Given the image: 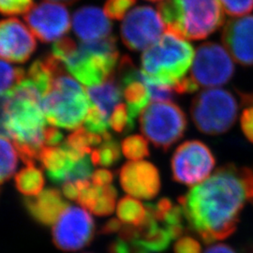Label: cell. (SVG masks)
Here are the masks:
<instances>
[{
    "label": "cell",
    "mask_w": 253,
    "mask_h": 253,
    "mask_svg": "<svg viewBox=\"0 0 253 253\" xmlns=\"http://www.w3.org/2000/svg\"><path fill=\"white\" fill-rule=\"evenodd\" d=\"M234 74L235 64L224 47L217 42H205L197 48L190 77L199 87L223 85Z\"/></svg>",
    "instance_id": "cell-11"
},
{
    "label": "cell",
    "mask_w": 253,
    "mask_h": 253,
    "mask_svg": "<svg viewBox=\"0 0 253 253\" xmlns=\"http://www.w3.org/2000/svg\"><path fill=\"white\" fill-rule=\"evenodd\" d=\"M136 0H107L104 5L105 15L112 20H122Z\"/></svg>",
    "instance_id": "cell-31"
},
{
    "label": "cell",
    "mask_w": 253,
    "mask_h": 253,
    "mask_svg": "<svg viewBox=\"0 0 253 253\" xmlns=\"http://www.w3.org/2000/svg\"><path fill=\"white\" fill-rule=\"evenodd\" d=\"M148 1H151V2H157V1H163V0H148Z\"/></svg>",
    "instance_id": "cell-45"
},
{
    "label": "cell",
    "mask_w": 253,
    "mask_h": 253,
    "mask_svg": "<svg viewBox=\"0 0 253 253\" xmlns=\"http://www.w3.org/2000/svg\"><path fill=\"white\" fill-rule=\"evenodd\" d=\"M187 126L186 114L171 101L149 104L140 117V127L144 136L163 151H167L180 140Z\"/></svg>",
    "instance_id": "cell-8"
},
{
    "label": "cell",
    "mask_w": 253,
    "mask_h": 253,
    "mask_svg": "<svg viewBox=\"0 0 253 253\" xmlns=\"http://www.w3.org/2000/svg\"><path fill=\"white\" fill-rule=\"evenodd\" d=\"M241 129L246 138L253 144V107L250 106L243 110L240 118Z\"/></svg>",
    "instance_id": "cell-36"
},
{
    "label": "cell",
    "mask_w": 253,
    "mask_h": 253,
    "mask_svg": "<svg viewBox=\"0 0 253 253\" xmlns=\"http://www.w3.org/2000/svg\"><path fill=\"white\" fill-rule=\"evenodd\" d=\"M90 106L86 91L66 73L65 67L57 71L42 98L47 121L54 126L76 129L84 121Z\"/></svg>",
    "instance_id": "cell-5"
},
{
    "label": "cell",
    "mask_w": 253,
    "mask_h": 253,
    "mask_svg": "<svg viewBox=\"0 0 253 253\" xmlns=\"http://www.w3.org/2000/svg\"><path fill=\"white\" fill-rule=\"evenodd\" d=\"M204 253H236V252L228 245L215 244L209 246Z\"/></svg>",
    "instance_id": "cell-41"
},
{
    "label": "cell",
    "mask_w": 253,
    "mask_h": 253,
    "mask_svg": "<svg viewBox=\"0 0 253 253\" xmlns=\"http://www.w3.org/2000/svg\"><path fill=\"white\" fill-rule=\"evenodd\" d=\"M10 93L0 96V136L9 138V132L7 128L8 114H9Z\"/></svg>",
    "instance_id": "cell-35"
},
{
    "label": "cell",
    "mask_w": 253,
    "mask_h": 253,
    "mask_svg": "<svg viewBox=\"0 0 253 253\" xmlns=\"http://www.w3.org/2000/svg\"><path fill=\"white\" fill-rule=\"evenodd\" d=\"M103 142L92 150L91 162L93 165L110 167L118 163L121 158V148L118 141L110 133L103 137Z\"/></svg>",
    "instance_id": "cell-24"
},
{
    "label": "cell",
    "mask_w": 253,
    "mask_h": 253,
    "mask_svg": "<svg viewBox=\"0 0 253 253\" xmlns=\"http://www.w3.org/2000/svg\"><path fill=\"white\" fill-rule=\"evenodd\" d=\"M49 2L58 3V4H65V5H72L73 3L77 2L78 0H48Z\"/></svg>",
    "instance_id": "cell-44"
},
{
    "label": "cell",
    "mask_w": 253,
    "mask_h": 253,
    "mask_svg": "<svg viewBox=\"0 0 253 253\" xmlns=\"http://www.w3.org/2000/svg\"><path fill=\"white\" fill-rule=\"evenodd\" d=\"M31 32L42 42L60 40L71 28L68 9L53 2H42L27 10L24 16Z\"/></svg>",
    "instance_id": "cell-13"
},
{
    "label": "cell",
    "mask_w": 253,
    "mask_h": 253,
    "mask_svg": "<svg viewBox=\"0 0 253 253\" xmlns=\"http://www.w3.org/2000/svg\"><path fill=\"white\" fill-rule=\"evenodd\" d=\"M194 55L189 42L166 31L145 50L141 59L142 72L152 81L173 88L185 78Z\"/></svg>",
    "instance_id": "cell-6"
},
{
    "label": "cell",
    "mask_w": 253,
    "mask_h": 253,
    "mask_svg": "<svg viewBox=\"0 0 253 253\" xmlns=\"http://www.w3.org/2000/svg\"><path fill=\"white\" fill-rule=\"evenodd\" d=\"M248 170L226 164L178 199L191 231L205 244L226 239L236 231L249 201Z\"/></svg>",
    "instance_id": "cell-1"
},
{
    "label": "cell",
    "mask_w": 253,
    "mask_h": 253,
    "mask_svg": "<svg viewBox=\"0 0 253 253\" xmlns=\"http://www.w3.org/2000/svg\"><path fill=\"white\" fill-rule=\"evenodd\" d=\"M96 225L90 212L82 207L68 206L54 222V246L65 253L78 252L93 241Z\"/></svg>",
    "instance_id": "cell-10"
},
{
    "label": "cell",
    "mask_w": 253,
    "mask_h": 253,
    "mask_svg": "<svg viewBox=\"0 0 253 253\" xmlns=\"http://www.w3.org/2000/svg\"><path fill=\"white\" fill-rule=\"evenodd\" d=\"M18 151L6 137L0 136V186L9 180L16 171Z\"/></svg>",
    "instance_id": "cell-25"
},
{
    "label": "cell",
    "mask_w": 253,
    "mask_h": 253,
    "mask_svg": "<svg viewBox=\"0 0 253 253\" xmlns=\"http://www.w3.org/2000/svg\"><path fill=\"white\" fill-rule=\"evenodd\" d=\"M122 222L118 219V218H111L108 221L101 227L100 229V234L101 235H112V234H116L119 233V231L122 228Z\"/></svg>",
    "instance_id": "cell-40"
},
{
    "label": "cell",
    "mask_w": 253,
    "mask_h": 253,
    "mask_svg": "<svg viewBox=\"0 0 253 253\" xmlns=\"http://www.w3.org/2000/svg\"><path fill=\"white\" fill-rule=\"evenodd\" d=\"M85 156L87 155L78 152L64 141L60 145L45 147L39 161L43 165L51 180L63 184L73 180L77 164Z\"/></svg>",
    "instance_id": "cell-18"
},
{
    "label": "cell",
    "mask_w": 253,
    "mask_h": 253,
    "mask_svg": "<svg viewBox=\"0 0 253 253\" xmlns=\"http://www.w3.org/2000/svg\"><path fill=\"white\" fill-rule=\"evenodd\" d=\"M221 40L235 61L244 67H253V15L229 20L223 27Z\"/></svg>",
    "instance_id": "cell-17"
},
{
    "label": "cell",
    "mask_w": 253,
    "mask_h": 253,
    "mask_svg": "<svg viewBox=\"0 0 253 253\" xmlns=\"http://www.w3.org/2000/svg\"><path fill=\"white\" fill-rule=\"evenodd\" d=\"M248 189H249V201L253 204V170H248Z\"/></svg>",
    "instance_id": "cell-42"
},
{
    "label": "cell",
    "mask_w": 253,
    "mask_h": 253,
    "mask_svg": "<svg viewBox=\"0 0 253 253\" xmlns=\"http://www.w3.org/2000/svg\"><path fill=\"white\" fill-rule=\"evenodd\" d=\"M160 14L149 6L131 9L121 25V38L127 49L139 52L156 43L164 31Z\"/></svg>",
    "instance_id": "cell-12"
},
{
    "label": "cell",
    "mask_w": 253,
    "mask_h": 253,
    "mask_svg": "<svg viewBox=\"0 0 253 253\" xmlns=\"http://www.w3.org/2000/svg\"><path fill=\"white\" fill-rule=\"evenodd\" d=\"M26 77L22 68L0 60V96L12 90Z\"/></svg>",
    "instance_id": "cell-29"
},
{
    "label": "cell",
    "mask_w": 253,
    "mask_h": 253,
    "mask_svg": "<svg viewBox=\"0 0 253 253\" xmlns=\"http://www.w3.org/2000/svg\"><path fill=\"white\" fill-rule=\"evenodd\" d=\"M190 115L194 125L208 135H219L235 125L238 103L226 89L211 88L201 91L193 99Z\"/></svg>",
    "instance_id": "cell-7"
},
{
    "label": "cell",
    "mask_w": 253,
    "mask_h": 253,
    "mask_svg": "<svg viewBox=\"0 0 253 253\" xmlns=\"http://www.w3.org/2000/svg\"><path fill=\"white\" fill-rule=\"evenodd\" d=\"M146 207L137 198L127 195L117 205L118 218L124 224L139 227L146 217Z\"/></svg>",
    "instance_id": "cell-23"
},
{
    "label": "cell",
    "mask_w": 253,
    "mask_h": 253,
    "mask_svg": "<svg viewBox=\"0 0 253 253\" xmlns=\"http://www.w3.org/2000/svg\"><path fill=\"white\" fill-rule=\"evenodd\" d=\"M227 14L241 17L253 10V0H219Z\"/></svg>",
    "instance_id": "cell-32"
},
{
    "label": "cell",
    "mask_w": 253,
    "mask_h": 253,
    "mask_svg": "<svg viewBox=\"0 0 253 253\" xmlns=\"http://www.w3.org/2000/svg\"><path fill=\"white\" fill-rule=\"evenodd\" d=\"M119 182L126 193L139 200L154 199L162 187L158 168L145 161L124 164L119 171Z\"/></svg>",
    "instance_id": "cell-14"
},
{
    "label": "cell",
    "mask_w": 253,
    "mask_h": 253,
    "mask_svg": "<svg viewBox=\"0 0 253 253\" xmlns=\"http://www.w3.org/2000/svg\"><path fill=\"white\" fill-rule=\"evenodd\" d=\"M174 253H202V247L198 240L190 236H181L173 247Z\"/></svg>",
    "instance_id": "cell-34"
},
{
    "label": "cell",
    "mask_w": 253,
    "mask_h": 253,
    "mask_svg": "<svg viewBox=\"0 0 253 253\" xmlns=\"http://www.w3.org/2000/svg\"><path fill=\"white\" fill-rule=\"evenodd\" d=\"M84 126L91 133L104 137L110 133L108 131L110 127V118L102 111H100L99 107L90 102V106L84 121Z\"/></svg>",
    "instance_id": "cell-27"
},
{
    "label": "cell",
    "mask_w": 253,
    "mask_h": 253,
    "mask_svg": "<svg viewBox=\"0 0 253 253\" xmlns=\"http://www.w3.org/2000/svg\"><path fill=\"white\" fill-rule=\"evenodd\" d=\"M62 195L55 189L43 190L36 196L27 197V210L38 222L53 226L65 208L69 206Z\"/></svg>",
    "instance_id": "cell-20"
},
{
    "label": "cell",
    "mask_w": 253,
    "mask_h": 253,
    "mask_svg": "<svg viewBox=\"0 0 253 253\" xmlns=\"http://www.w3.org/2000/svg\"><path fill=\"white\" fill-rule=\"evenodd\" d=\"M52 54L76 80L88 87L115 75L119 59L117 39L113 35L80 44L70 38H62L52 46Z\"/></svg>",
    "instance_id": "cell-3"
},
{
    "label": "cell",
    "mask_w": 253,
    "mask_h": 253,
    "mask_svg": "<svg viewBox=\"0 0 253 253\" xmlns=\"http://www.w3.org/2000/svg\"><path fill=\"white\" fill-rule=\"evenodd\" d=\"M44 177L35 163L26 164V167L16 174L15 184L19 191L27 197L36 196L43 190Z\"/></svg>",
    "instance_id": "cell-22"
},
{
    "label": "cell",
    "mask_w": 253,
    "mask_h": 253,
    "mask_svg": "<svg viewBox=\"0 0 253 253\" xmlns=\"http://www.w3.org/2000/svg\"><path fill=\"white\" fill-rule=\"evenodd\" d=\"M73 27L82 42H91L111 36L113 25L100 8L86 6L74 12Z\"/></svg>",
    "instance_id": "cell-19"
},
{
    "label": "cell",
    "mask_w": 253,
    "mask_h": 253,
    "mask_svg": "<svg viewBox=\"0 0 253 253\" xmlns=\"http://www.w3.org/2000/svg\"><path fill=\"white\" fill-rule=\"evenodd\" d=\"M158 10L167 32L193 41L216 32L225 19L219 0H163Z\"/></svg>",
    "instance_id": "cell-4"
},
{
    "label": "cell",
    "mask_w": 253,
    "mask_h": 253,
    "mask_svg": "<svg viewBox=\"0 0 253 253\" xmlns=\"http://www.w3.org/2000/svg\"><path fill=\"white\" fill-rule=\"evenodd\" d=\"M118 79L126 102L128 119L131 126H135L136 118L144 112L151 100L150 93L142 80L141 72L128 55L121 58L118 70Z\"/></svg>",
    "instance_id": "cell-16"
},
{
    "label": "cell",
    "mask_w": 253,
    "mask_h": 253,
    "mask_svg": "<svg viewBox=\"0 0 253 253\" xmlns=\"http://www.w3.org/2000/svg\"><path fill=\"white\" fill-rule=\"evenodd\" d=\"M215 165V156L206 144L198 140L184 142L172 154V179L182 185L196 186L208 179Z\"/></svg>",
    "instance_id": "cell-9"
},
{
    "label": "cell",
    "mask_w": 253,
    "mask_h": 253,
    "mask_svg": "<svg viewBox=\"0 0 253 253\" xmlns=\"http://www.w3.org/2000/svg\"><path fill=\"white\" fill-rule=\"evenodd\" d=\"M108 253H131V245L118 237L109 245Z\"/></svg>",
    "instance_id": "cell-38"
},
{
    "label": "cell",
    "mask_w": 253,
    "mask_h": 253,
    "mask_svg": "<svg viewBox=\"0 0 253 253\" xmlns=\"http://www.w3.org/2000/svg\"><path fill=\"white\" fill-rule=\"evenodd\" d=\"M114 180V173L107 169H98L91 175V182L99 187H106Z\"/></svg>",
    "instance_id": "cell-37"
},
{
    "label": "cell",
    "mask_w": 253,
    "mask_h": 253,
    "mask_svg": "<svg viewBox=\"0 0 253 253\" xmlns=\"http://www.w3.org/2000/svg\"><path fill=\"white\" fill-rule=\"evenodd\" d=\"M62 194L64 197L71 201H77L78 187L75 181H68L62 184Z\"/></svg>",
    "instance_id": "cell-39"
},
{
    "label": "cell",
    "mask_w": 253,
    "mask_h": 253,
    "mask_svg": "<svg viewBox=\"0 0 253 253\" xmlns=\"http://www.w3.org/2000/svg\"><path fill=\"white\" fill-rule=\"evenodd\" d=\"M242 104H244L246 106H253V91L251 93H242L240 95Z\"/></svg>",
    "instance_id": "cell-43"
},
{
    "label": "cell",
    "mask_w": 253,
    "mask_h": 253,
    "mask_svg": "<svg viewBox=\"0 0 253 253\" xmlns=\"http://www.w3.org/2000/svg\"><path fill=\"white\" fill-rule=\"evenodd\" d=\"M33 0H0V13L16 15L26 13L33 5Z\"/></svg>",
    "instance_id": "cell-33"
},
{
    "label": "cell",
    "mask_w": 253,
    "mask_h": 253,
    "mask_svg": "<svg viewBox=\"0 0 253 253\" xmlns=\"http://www.w3.org/2000/svg\"><path fill=\"white\" fill-rule=\"evenodd\" d=\"M7 128L25 164L35 163L48 146L50 126L42 107V94L27 76L9 92Z\"/></svg>",
    "instance_id": "cell-2"
},
{
    "label": "cell",
    "mask_w": 253,
    "mask_h": 253,
    "mask_svg": "<svg viewBox=\"0 0 253 253\" xmlns=\"http://www.w3.org/2000/svg\"><path fill=\"white\" fill-rule=\"evenodd\" d=\"M110 126L119 134L127 133L134 128L129 122L126 105L120 103L113 111L110 117Z\"/></svg>",
    "instance_id": "cell-30"
},
{
    "label": "cell",
    "mask_w": 253,
    "mask_h": 253,
    "mask_svg": "<svg viewBox=\"0 0 253 253\" xmlns=\"http://www.w3.org/2000/svg\"><path fill=\"white\" fill-rule=\"evenodd\" d=\"M117 197L118 191L114 186L109 185L103 187L102 192L92 206L89 212L98 217L110 216L117 208Z\"/></svg>",
    "instance_id": "cell-28"
},
{
    "label": "cell",
    "mask_w": 253,
    "mask_h": 253,
    "mask_svg": "<svg viewBox=\"0 0 253 253\" xmlns=\"http://www.w3.org/2000/svg\"><path fill=\"white\" fill-rule=\"evenodd\" d=\"M36 48L35 37L18 19L0 21V58L24 63Z\"/></svg>",
    "instance_id": "cell-15"
},
{
    "label": "cell",
    "mask_w": 253,
    "mask_h": 253,
    "mask_svg": "<svg viewBox=\"0 0 253 253\" xmlns=\"http://www.w3.org/2000/svg\"><path fill=\"white\" fill-rule=\"evenodd\" d=\"M121 151L131 162L142 161L150 154L147 139L141 135L126 137L121 143Z\"/></svg>",
    "instance_id": "cell-26"
},
{
    "label": "cell",
    "mask_w": 253,
    "mask_h": 253,
    "mask_svg": "<svg viewBox=\"0 0 253 253\" xmlns=\"http://www.w3.org/2000/svg\"></svg>",
    "instance_id": "cell-46"
},
{
    "label": "cell",
    "mask_w": 253,
    "mask_h": 253,
    "mask_svg": "<svg viewBox=\"0 0 253 253\" xmlns=\"http://www.w3.org/2000/svg\"><path fill=\"white\" fill-rule=\"evenodd\" d=\"M87 96L92 104L100 108L109 118L122 100V89L115 75L99 85L88 87Z\"/></svg>",
    "instance_id": "cell-21"
}]
</instances>
